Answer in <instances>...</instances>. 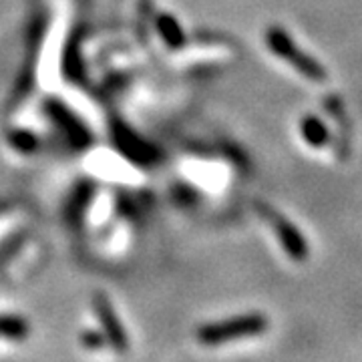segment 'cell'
<instances>
[{
  "label": "cell",
  "mask_w": 362,
  "mask_h": 362,
  "mask_svg": "<svg viewBox=\"0 0 362 362\" xmlns=\"http://www.w3.org/2000/svg\"><path fill=\"white\" fill-rule=\"evenodd\" d=\"M266 45L274 54H278L288 65L294 66L302 77L310 78L314 83H322L328 78L322 63H318L312 54L302 51L282 26H270L266 30Z\"/></svg>",
  "instance_id": "obj_1"
},
{
  "label": "cell",
  "mask_w": 362,
  "mask_h": 362,
  "mask_svg": "<svg viewBox=\"0 0 362 362\" xmlns=\"http://www.w3.org/2000/svg\"><path fill=\"white\" fill-rule=\"evenodd\" d=\"M266 328H268V318L262 316L259 312H252V314L235 316L230 320L206 324L199 328L197 338L207 346H214V344L230 342V340H238V338L259 337L266 332Z\"/></svg>",
  "instance_id": "obj_2"
},
{
  "label": "cell",
  "mask_w": 362,
  "mask_h": 362,
  "mask_svg": "<svg viewBox=\"0 0 362 362\" xmlns=\"http://www.w3.org/2000/svg\"><path fill=\"white\" fill-rule=\"evenodd\" d=\"M259 209H262V214L272 223V228H274V232L278 235V240H280L286 254L294 262H304V259L308 258V254H310L308 242H306V238L302 235V232L298 230L296 226L292 221L286 220L284 216H280L278 211L270 209L268 206L259 207Z\"/></svg>",
  "instance_id": "obj_3"
},
{
  "label": "cell",
  "mask_w": 362,
  "mask_h": 362,
  "mask_svg": "<svg viewBox=\"0 0 362 362\" xmlns=\"http://www.w3.org/2000/svg\"><path fill=\"white\" fill-rule=\"evenodd\" d=\"M300 133L310 147H324L330 141V131L316 115H304L300 121Z\"/></svg>",
  "instance_id": "obj_4"
}]
</instances>
